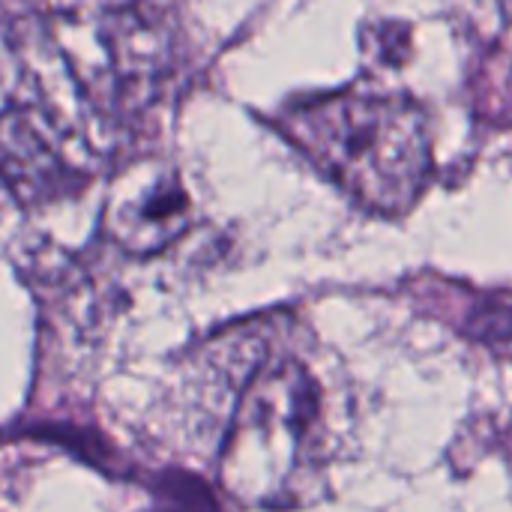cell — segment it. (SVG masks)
Segmentation results:
<instances>
[{
  "label": "cell",
  "mask_w": 512,
  "mask_h": 512,
  "mask_svg": "<svg viewBox=\"0 0 512 512\" xmlns=\"http://www.w3.org/2000/svg\"><path fill=\"white\" fill-rule=\"evenodd\" d=\"M282 132L360 207L405 216L432 177V126L405 93L339 90L291 105Z\"/></svg>",
  "instance_id": "1"
},
{
  "label": "cell",
  "mask_w": 512,
  "mask_h": 512,
  "mask_svg": "<svg viewBox=\"0 0 512 512\" xmlns=\"http://www.w3.org/2000/svg\"><path fill=\"white\" fill-rule=\"evenodd\" d=\"M321 396L318 378L300 360H258L222 459V477L237 498L255 504L297 501L321 468Z\"/></svg>",
  "instance_id": "2"
},
{
  "label": "cell",
  "mask_w": 512,
  "mask_h": 512,
  "mask_svg": "<svg viewBox=\"0 0 512 512\" xmlns=\"http://www.w3.org/2000/svg\"><path fill=\"white\" fill-rule=\"evenodd\" d=\"M189 222V198L171 168L141 165L111 192L105 207L108 234L129 252L147 255L168 246Z\"/></svg>",
  "instance_id": "3"
}]
</instances>
